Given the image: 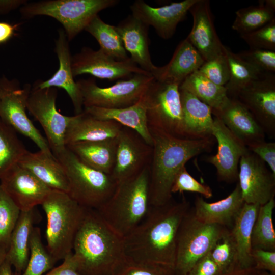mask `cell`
Wrapping results in <instances>:
<instances>
[{
    "label": "cell",
    "instance_id": "6da1fadb",
    "mask_svg": "<svg viewBox=\"0 0 275 275\" xmlns=\"http://www.w3.org/2000/svg\"><path fill=\"white\" fill-rule=\"evenodd\" d=\"M183 197L168 203L150 206L145 218L123 238V253L134 261L175 268L176 244L180 224L189 210Z\"/></svg>",
    "mask_w": 275,
    "mask_h": 275
},
{
    "label": "cell",
    "instance_id": "7a4b0ae2",
    "mask_svg": "<svg viewBox=\"0 0 275 275\" xmlns=\"http://www.w3.org/2000/svg\"><path fill=\"white\" fill-rule=\"evenodd\" d=\"M152 154L149 166L150 206L164 205L172 200V187L178 172L191 158L212 149L214 138L191 139L175 136L149 128Z\"/></svg>",
    "mask_w": 275,
    "mask_h": 275
},
{
    "label": "cell",
    "instance_id": "3957f363",
    "mask_svg": "<svg viewBox=\"0 0 275 275\" xmlns=\"http://www.w3.org/2000/svg\"><path fill=\"white\" fill-rule=\"evenodd\" d=\"M72 253L82 275H107L124 255L123 238L96 210L86 208Z\"/></svg>",
    "mask_w": 275,
    "mask_h": 275
},
{
    "label": "cell",
    "instance_id": "277c9868",
    "mask_svg": "<svg viewBox=\"0 0 275 275\" xmlns=\"http://www.w3.org/2000/svg\"><path fill=\"white\" fill-rule=\"evenodd\" d=\"M150 207L148 166L137 175L117 184L111 197L96 210L123 238L145 218Z\"/></svg>",
    "mask_w": 275,
    "mask_h": 275
},
{
    "label": "cell",
    "instance_id": "5b68a950",
    "mask_svg": "<svg viewBox=\"0 0 275 275\" xmlns=\"http://www.w3.org/2000/svg\"><path fill=\"white\" fill-rule=\"evenodd\" d=\"M47 219V250L57 261L72 252L74 239L86 208L67 193L52 190L41 205Z\"/></svg>",
    "mask_w": 275,
    "mask_h": 275
},
{
    "label": "cell",
    "instance_id": "8992f818",
    "mask_svg": "<svg viewBox=\"0 0 275 275\" xmlns=\"http://www.w3.org/2000/svg\"><path fill=\"white\" fill-rule=\"evenodd\" d=\"M55 157L64 168L67 194L83 207L97 210L114 192L117 183L110 175L86 166L67 147Z\"/></svg>",
    "mask_w": 275,
    "mask_h": 275
},
{
    "label": "cell",
    "instance_id": "52a82bcc",
    "mask_svg": "<svg viewBox=\"0 0 275 275\" xmlns=\"http://www.w3.org/2000/svg\"><path fill=\"white\" fill-rule=\"evenodd\" d=\"M117 0H46L27 3L20 12L24 18L51 17L64 27L68 41L85 30L102 10L116 5Z\"/></svg>",
    "mask_w": 275,
    "mask_h": 275
},
{
    "label": "cell",
    "instance_id": "ba28073f",
    "mask_svg": "<svg viewBox=\"0 0 275 275\" xmlns=\"http://www.w3.org/2000/svg\"><path fill=\"white\" fill-rule=\"evenodd\" d=\"M227 229L219 225L198 220L190 208L178 232L176 275H186L198 260L210 252Z\"/></svg>",
    "mask_w": 275,
    "mask_h": 275
},
{
    "label": "cell",
    "instance_id": "9c48e42d",
    "mask_svg": "<svg viewBox=\"0 0 275 275\" xmlns=\"http://www.w3.org/2000/svg\"><path fill=\"white\" fill-rule=\"evenodd\" d=\"M179 86L177 83L154 79L144 98L149 128L185 138Z\"/></svg>",
    "mask_w": 275,
    "mask_h": 275
},
{
    "label": "cell",
    "instance_id": "30bf717a",
    "mask_svg": "<svg viewBox=\"0 0 275 275\" xmlns=\"http://www.w3.org/2000/svg\"><path fill=\"white\" fill-rule=\"evenodd\" d=\"M154 79L152 75L136 74L108 87H99L92 78L79 79L76 83L82 95L84 107L117 109L138 102Z\"/></svg>",
    "mask_w": 275,
    "mask_h": 275
},
{
    "label": "cell",
    "instance_id": "8fae6325",
    "mask_svg": "<svg viewBox=\"0 0 275 275\" xmlns=\"http://www.w3.org/2000/svg\"><path fill=\"white\" fill-rule=\"evenodd\" d=\"M32 90L30 84L23 87L16 79L0 78V119L16 132L31 140L40 150L54 156L46 139L26 115L27 101Z\"/></svg>",
    "mask_w": 275,
    "mask_h": 275
},
{
    "label": "cell",
    "instance_id": "7c38bea8",
    "mask_svg": "<svg viewBox=\"0 0 275 275\" xmlns=\"http://www.w3.org/2000/svg\"><path fill=\"white\" fill-rule=\"evenodd\" d=\"M57 94L56 88L40 89L33 86L26 105L27 109L43 128L54 156L66 148V133L74 118V116H65L57 111Z\"/></svg>",
    "mask_w": 275,
    "mask_h": 275
},
{
    "label": "cell",
    "instance_id": "4fadbf2b",
    "mask_svg": "<svg viewBox=\"0 0 275 275\" xmlns=\"http://www.w3.org/2000/svg\"><path fill=\"white\" fill-rule=\"evenodd\" d=\"M117 140L115 161L110 175L118 184L137 175L149 166L153 149L137 132L124 126Z\"/></svg>",
    "mask_w": 275,
    "mask_h": 275
},
{
    "label": "cell",
    "instance_id": "5bb4252c",
    "mask_svg": "<svg viewBox=\"0 0 275 275\" xmlns=\"http://www.w3.org/2000/svg\"><path fill=\"white\" fill-rule=\"evenodd\" d=\"M73 77L89 74L101 79L114 80L130 78L136 74L152 75L140 68L130 59L118 61L100 49L83 47L71 59Z\"/></svg>",
    "mask_w": 275,
    "mask_h": 275
},
{
    "label": "cell",
    "instance_id": "9a60e30c",
    "mask_svg": "<svg viewBox=\"0 0 275 275\" xmlns=\"http://www.w3.org/2000/svg\"><path fill=\"white\" fill-rule=\"evenodd\" d=\"M239 164L238 184L244 203L260 206L274 198L275 175L263 160L249 151Z\"/></svg>",
    "mask_w": 275,
    "mask_h": 275
},
{
    "label": "cell",
    "instance_id": "2e32d148",
    "mask_svg": "<svg viewBox=\"0 0 275 275\" xmlns=\"http://www.w3.org/2000/svg\"><path fill=\"white\" fill-rule=\"evenodd\" d=\"M252 114L265 134L275 136V74L267 73L252 81L236 97Z\"/></svg>",
    "mask_w": 275,
    "mask_h": 275
},
{
    "label": "cell",
    "instance_id": "e0dca14e",
    "mask_svg": "<svg viewBox=\"0 0 275 275\" xmlns=\"http://www.w3.org/2000/svg\"><path fill=\"white\" fill-rule=\"evenodd\" d=\"M211 135L217 141V151L205 160L215 168L219 181L233 183L238 179L240 159L249 150L216 117L214 118Z\"/></svg>",
    "mask_w": 275,
    "mask_h": 275
},
{
    "label": "cell",
    "instance_id": "ac0fdd59",
    "mask_svg": "<svg viewBox=\"0 0 275 275\" xmlns=\"http://www.w3.org/2000/svg\"><path fill=\"white\" fill-rule=\"evenodd\" d=\"M0 186L21 211L31 210L41 205L52 190L18 163L1 178Z\"/></svg>",
    "mask_w": 275,
    "mask_h": 275
},
{
    "label": "cell",
    "instance_id": "d6986e66",
    "mask_svg": "<svg viewBox=\"0 0 275 275\" xmlns=\"http://www.w3.org/2000/svg\"><path fill=\"white\" fill-rule=\"evenodd\" d=\"M198 0H184L159 7H153L143 0L135 1L130 7L132 15L148 26H152L158 35L168 40L174 34L177 25L183 20Z\"/></svg>",
    "mask_w": 275,
    "mask_h": 275
},
{
    "label": "cell",
    "instance_id": "ffe728a7",
    "mask_svg": "<svg viewBox=\"0 0 275 275\" xmlns=\"http://www.w3.org/2000/svg\"><path fill=\"white\" fill-rule=\"evenodd\" d=\"M189 11L193 17V25L186 37L204 61L213 59L224 53L223 44L217 34L208 0H198Z\"/></svg>",
    "mask_w": 275,
    "mask_h": 275
},
{
    "label": "cell",
    "instance_id": "44dd1931",
    "mask_svg": "<svg viewBox=\"0 0 275 275\" xmlns=\"http://www.w3.org/2000/svg\"><path fill=\"white\" fill-rule=\"evenodd\" d=\"M212 115L246 147L265 141V133L261 126L236 98L229 97L226 104Z\"/></svg>",
    "mask_w": 275,
    "mask_h": 275
},
{
    "label": "cell",
    "instance_id": "7402d4cb",
    "mask_svg": "<svg viewBox=\"0 0 275 275\" xmlns=\"http://www.w3.org/2000/svg\"><path fill=\"white\" fill-rule=\"evenodd\" d=\"M55 52L59 62L58 70L48 79L37 80L33 87L40 89L54 87L65 90L72 101L75 115L80 114L84 110L82 97L72 74L69 41L64 30L61 29L58 31V36L55 41Z\"/></svg>",
    "mask_w": 275,
    "mask_h": 275
},
{
    "label": "cell",
    "instance_id": "603a6c76",
    "mask_svg": "<svg viewBox=\"0 0 275 275\" xmlns=\"http://www.w3.org/2000/svg\"><path fill=\"white\" fill-rule=\"evenodd\" d=\"M244 202L238 183L226 198L208 203L202 196H196L192 210L198 220L231 229Z\"/></svg>",
    "mask_w": 275,
    "mask_h": 275
},
{
    "label": "cell",
    "instance_id": "cb8c5ba5",
    "mask_svg": "<svg viewBox=\"0 0 275 275\" xmlns=\"http://www.w3.org/2000/svg\"><path fill=\"white\" fill-rule=\"evenodd\" d=\"M116 29L130 59L143 70L151 73L156 68L149 49L148 28L132 15L120 22Z\"/></svg>",
    "mask_w": 275,
    "mask_h": 275
},
{
    "label": "cell",
    "instance_id": "d4e9b609",
    "mask_svg": "<svg viewBox=\"0 0 275 275\" xmlns=\"http://www.w3.org/2000/svg\"><path fill=\"white\" fill-rule=\"evenodd\" d=\"M179 92L184 138L201 139L212 137L214 118L211 107L180 87Z\"/></svg>",
    "mask_w": 275,
    "mask_h": 275
},
{
    "label": "cell",
    "instance_id": "484cf974",
    "mask_svg": "<svg viewBox=\"0 0 275 275\" xmlns=\"http://www.w3.org/2000/svg\"><path fill=\"white\" fill-rule=\"evenodd\" d=\"M204 62L201 56L186 38L179 43L169 63L161 67L156 66L151 74L156 80L180 85Z\"/></svg>",
    "mask_w": 275,
    "mask_h": 275
},
{
    "label": "cell",
    "instance_id": "4316f807",
    "mask_svg": "<svg viewBox=\"0 0 275 275\" xmlns=\"http://www.w3.org/2000/svg\"><path fill=\"white\" fill-rule=\"evenodd\" d=\"M18 163L50 189L68 193L64 168L54 156L41 150L34 153L28 151Z\"/></svg>",
    "mask_w": 275,
    "mask_h": 275
},
{
    "label": "cell",
    "instance_id": "83f0119b",
    "mask_svg": "<svg viewBox=\"0 0 275 275\" xmlns=\"http://www.w3.org/2000/svg\"><path fill=\"white\" fill-rule=\"evenodd\" d=\"M118 123L96 119L84 111L74 115L65 138L66 146L79 142H95L114 139L122 127Z\"/></svg>",
    "mask_w": 275,
    "mask_h": 275
},
{
    "label": "cell",
    "instance_id": "f1b7e54d",
    "mask_svg": "<svg viewBox=\"0 0 275 275\" xmlns=\"http://www.w3.org/2000/svg\"><path fill=\"white\" fill-rule=\"evenodd\" d=\"M83 111L96 119L115 121L123 126L134 130L148 144L152 146V138L146 116L144 95L135 104L127 107L109 109L92 106L84 107Z\"/></svg>",
    "mask_w": 275,
    "mask_h": 275
},
{
    "label": "cell",
    "instance_id": "f546056e",
    "mask_svg": "<svg viewBox=\"0 0 275 275\" xmlns=\"http://www.w3.org/2000/svg\"><path fill=\"white\" fill-rule=\"evenodd\" d=\"M117 138L100 141L79 142L66 147L86 166L110 175L113 169Z\"/></svg>",
    "mask_w": 275,
    "mask_h": 275
},
{
    "label": "cell",
    "instance_id": "4dcf8cb0",
    "mask_svg": "<svg viewBox=\"0 0 275 275\" xmlns=\"http://www.w3.org/2000/svg\"><path fill=\"white\" fill-rule=\"evenodd\" d=\"M34 209L21 211L12 233L6 259L20 275L26 268L30 256L31 237L34 228Z\"/></svg>",
    "mask_w": 275,
    "mask_h": 275
},
{
    "label": "cell",
    "instance_id": "1f68e13d",
    "mask_svg": "<svg viewBox=\"0 0 275 275\" xmlns=\"http://www.w3.org/2000/svg\"><path fill=\"white\" fill-rule=\"evenodd\" d=\"M259 206L244 203L230 229L237 247L238 268L254 267L251 236Z\"/></svg>",
    "mask_w": 275,
    "mask_h": 275
},
{
    "label": "cell",
    "instance_id": "d6a6232c",
    "mask_svg": "<svg viewBox=\"0 0 275 275\" xmlns=\"http://www.w3.org/2000/svg\"><path fill=\"white\" fill-rule=\"evenodd\" d=\"M179 87L210 106L212 113L219 111L229 98L225 86L214 84L198 70L188 76Z\"/></svg>",
    "mask_w": 275,
    "mask_h": 275
},
{
    "label": "cell",
    "instance_id": "836d02e7",
    "mask_svg": "<svg viewBox=\"0 0 275 275\" xmlns=\"http://www.w3.org/2000/svg\"><path fill=\"white\" fill-rule=\"evenodd\" d=\"M84 30L95 38L100 49L106 54L118 61H126L130 59L116 26L106 23L98 15Z\"/></svg>",
    "mask_w": 275,
    "mask_h": 275
},
{
    "label": "cell",
    "instance_id": "e575fe53",
    "mask_svg": "<svg viewBox=\"0 0 275 275\" xmlns=\"http://www.w3.org/2000/svg\"><path fill=\"white\" fill-rule=\"evenodd\" d=\"M224 51L230 72L229 80L225 87L229 97L235 98L241 89L265 74L248 63L225 45H224Z\"/></svg>",
    "mask_w": 275,
    "mask_h": 275
},
{
    "label": "cell",
    "instance_id": "d590c367",
    "mask_svg": "<svg viewBox=\"0 0 275 275\" xmlns=\"http://www.w3.org/2000/svg\"><path fill=\"white\" fill-rule=\"evenodd\" d=\"M274 207V198L259 206L252 229V249H259L275 252V231L272 222L273 210Z\"/></svg>",
    "mask_w": 275,
    "mask_h": 275
},
{
    "label": "cell",
    "instance_id": "8d00e7d4",
    "mask_svg": "<svg viewBox=\"0 0 275 275\" xmlns=\"http://www.w3.org/2000/svg\"><path fill=\"white\" fill-rule=\"evenodd\" d=\"M258 5L238 10L232 29L240 35L257 30L275 19V10L268 7L263 1Z\"/></svg>",
    "mask_w": 275,
    "mask_h": 275
},
{
    "label": "cell",
    "instance_id": "74e56055",
    "mask_svg": "<svg viewBox=\"0 0 275 275\" xmlns=\"http://www.w3.org/2000/svg\"><path fill=\"white\" fill-rule=\"evenodd\" d=\"M27 152L16 132L0 119V180Z\"/></svg>",
    "mask_w": 275,
    "mask_h": 275
},
{
    "label": "cell",
    "instance_id": "f35d334b",
    "mask_svg": "<svg viewBox=\"0 0 275 275\" xmlns=\"http://www.w3.org/2000/svg\"><path fill=\"white\" fill-rule=\"evenodd\" d=\"M41 236L40 228L34 227L29 259L25 269L20 275H43L53 266L56 261L44 247Z\"/></svg>",
    "mask_w": 275,
    "mask_h": 275
},
{
    "label": "cell",
    "instance_id": "ab89813d",
    "mask_svg": "<svg viewBox=\"0 0 275 275\" xmlns=\"http://www.w3.org/2000/svg\"><path fill=\"white\" fill-rule=\"evenodd\" d=\"M221 274L238 269V252L231 233L228 229L210 252Z\"/></svg>",
    "mask_w": 275,
    "mask_h": 275
},
{
    "label": "cell",
    "instance_id": "60d3db41",
    "mask_svg": "<svg viewBox=\"0 0 275 275\" xmlns=\"http://www.w3.org/2000/svg\"><path fill=\"white\" fill-rule=\"evenodd\" d=\"M107 275H176V273L174 267L138 262L123 255Z\"/></svg>",
    "mask_w": 275,
    "mask_h": 275
},
{
    "label": "cell",
    "instance_id": "b9f144b4",
    "mask_svg": "<svg viewBox=\"0 0 275 275\" xmlns=\"http://www.w3.org/2000/svg\"><path fill=\"white\" fill-rule=\"evenodd\" d=\"M21 210L0 186V246L7 250Z\"/></svg>",
    "mask_w": 275,
    "mask_h": 275
},
{
    "label": "cell",
    "instance_id": "7bdbcfd3",
    "mask_svg": "<svg viewBox=\"0 0 275 275\" xmlns=\"http://www.w3.org/2000/svg\"><path fill=\"white\" fill-rule=\"evenodd\" d=\"M198 70L218 86H225L230 79L229 63L224 51L222 54L213 59L204 61Z\"/></svg>",
    "mask_w": 275,
    "mask_h": 275
},
{
    "label": "cell",
    "instance_id": "ee69618b",
    "mask_svg": "<svg viewBox=\"0 0 275 275\" xmlns=\"http://www.w3.org/2000/svg\"><path fill=\"white\" fill-rule=\"evenodd\" d=\"M240 35L250 48L275 51V19L257 30Z\"/></svg>",
    "mask_w": 275,
    "mask_h": 275
},
{
    "label": "cell",
    "instance_id": "f6af8a7d",
    "mask_svg": "<svg viewBox=\"0 0 275 275\" xmlns=\"http://www.w3.org/2000/svg\"><path fill=\"white\" fill-rule=\"evenodd\" d=\"M237 54L244 61L262 73H275V51L250 48Z\"/></svg>",
    "mask_w": 275,
    "mask_h": 275
},
{
    "label": "cell",
    "instance_id": "bcb514c9",
    "mask_svg": "<svg viewBox=\"0 0 275 275\" xmlns=\"http://www.w3.org/2000/svg\"><path fill=\"white\" fill-rule=\"evenodd\" d=\"M184 191L198 193L205 198L213 196L212 189L208 185L197 181L188 173L185 167L177 174L171 189L172 194H182Z\"/></svg>",
    "mask_w": 275,
    "mask_h": 275
},
{
    "label": "cell",
    "instance_id": "7dc6e473",
    "mask_svg": "<svg viewBox=\"0 0 275 275\" xmlns=\"http://www.w3.org/2000/svg\"><path fill=\"white\" fill-rule=\"evenodd\" d=\"M254 267L275 275V252L253 249L251 252Z\"/></svg>",
    "mask_w": 275,
    "mask_h": 275
},
{
    "label": "cell",
    "instance_id": "c3c4849f",
    "mask_svg": "<svg viewBox=\"0 0 275 275\" xmlns=\"http://www.w3.org/2000/svg\"><path fill=\"white\" fill-rule=\"evenodd\" d=\"M250 151L256 154L269 167L275 175V143L263 141L247 147Z\"/></svg>",
    "mask_w": 275,
    "mask_h": 275
},
{
    "label": "cell",
    "instance_id": "681fc988",
    "mask_svg": "<svg viewBox=\"0 0 275 275\" xmlns=\"http://www.w3.org/2000/svg\"><path fill=\"white\" fill-rule=\"evenodd\" d=\"M186 275H221V273L209 252L198 260Z\"/></svg>",
    "mask_w": 275,
    "mask_h": 275
},
{
    "label": "cell",
    "instance_id": "f907efd6",
    "mask_svg": "<svg viewBox=\"0 0 275 275\" xmlns=\"http://www.w3.org/2000/svg\"><path fill=\"white\" fill-rule=\"evenodd\" d=\"M63 263L45 275H82L72 253L64 259Z\"/></svg>",
    "mask_w": 275,
    "mask_h": 275
},
{
    "label": "cell",
    "instance_id": "816d5d0a",
    "mask_svg": "<svg viewBox=\"0 0 275 275\" xmlns=\"http://www.w3.org/2000/svg\"><path fill=\"white\" fill-rule=\"evenodd\" d=\"M20 23L11 24L0 21V45L9 41L15 35Z\"/></svg>",
    "mask_w": 275,
    "mask_h": 275
},
{
    "label": "cell",
    "instance_id": "f5cc1de1",
    "mask_svg": "<svg viewBox=\"0 0 275 275\" xmlns=\"http://www.w3.org/2000/svg\"><path fill=\"white\" fill-rule=\"evenodd\" d=\"M26 0H0V15H5L27 4Z\"/></svg>",
    "mask_w": 275,
    "mask_h": 275
},
{
    "label": "cell",
    "instance_id": "db71d44e",
    "mask_svg": "<svg viewBox=\"0 0 275 275\" xmlns=\"http://www.w3.org/2000/svg\"><path fill=\"white\" fill-rule=\"evenodd\" d=\"M260 271L254 267L238 268L221 275H259Z\"/></svg>",
    "mask_w": 275,
    "mask_h": 275
},
{
    "label": "cell",
    "instance_id": "11a10c76",
    "mask_svg": "<svg viewBox=\"0 0 275 275\" xmlns=\"http://www.w3.org/2000/svg\"><path fill=\"white\" fill-rule=\"evenodd\" d=\"M12 265L5 259L0 268V275H13Z\"/></svg>",
    "mask_w": 275,
    "mask_h": 275
},
{
    "label": "cell",
    "instance_id": "9f6ffc18",
    "mask_svg": "<svg viewBox=\"0 0 275 275\" xmlns=\"http://www.w3.org/2000/svg\"><path fill=\"white\" fill-rule=\"evenodd\" d=\"M7 250L0 246V268L6 259Z\"/></svg>",
    "mask_w": 275,
    "mask_h": 275
},
{
    "label": "cell",
    "instance_id": "6f0895ef",
    "mask_svg": "<svg viewBox=\"0 0 275 275\" xmlns=\"http://www.w3.org/2000/svg\"><path fill=\"white\" fill-rule=\"evenodd\" d=\"M259 275H274L266 271H260Z\"/></svg>",
    "mask_w": 275,
    "mask_h": 275
}]
</instances>
